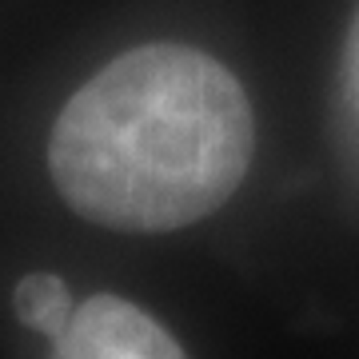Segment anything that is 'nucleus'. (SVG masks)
I'll return each instance as SVG.
<instances>
[{
  "mask_svg": "<svg viewBox=\"0 0 359 359\" xmlns=\"http://www.w3.org/2000/svg\"><path fill=\"white\" fill-rule=\"evenodd\" d=\"M256 120L240 80L188 44L104 65L52 128V180L80 216L172 231L212 216L248 176Z\"/></svg>",
  "mask_w": 359,
  "mask_h": 359,
  "instance_id": "nucleus-1",
  "label": "nucleus"
},
{
  "mask_svg": "<svg viewBox=\"0 0 359 359\" xmlns=\"http://www.w3.org/2000/svg\"><path fill=\"white\" fill-rule=\"evenodd\" d=\"M52 359H188L184 347L120 295L84 299L52 339Z\"/></svg>",
  "mask_w": 359,
  "mask_h": 359,
  "instance_id": "nucleus-2",
  "label": "nucleus"
},
{
  "mask_svg": "<svg viewBox=\"0 0 359 359\" xmlns=\"http://www.w3.org/2000/svg\"><path fill=\"white\" fill-rule=\"evenodd\" d=\"M13 308H16V320L25 327L48 335V339H56L65 332L72 311H76L72 299H68V283L60 276H52V271H32V276H25L16 283Z\"/></svg>",
  "mask_w": 359,
  "mask_h": 359,
  "instance_id": "nucleus-3",
  "label": "nucleus"
},
{
  "mask_svg": "<svg viewBox=\"0 0 359 359\" xmlns=\"http://www.w3.org/2000/svg\"><path fill=\"white\" fill-rule=\"evenodd\" d=\"M347 104H351V116L359 124V20L351 32V48H347Z\"/></svg>",
  "mask_w": 359,
  "mask_h": 359,
  "instance_id": "nucleus-4",
  "label": "nucleus"
}]
</instances>
